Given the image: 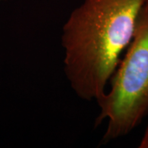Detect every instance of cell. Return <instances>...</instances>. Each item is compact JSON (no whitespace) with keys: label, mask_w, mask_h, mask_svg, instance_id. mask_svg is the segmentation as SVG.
<instances>
[{"label":"cell","mask_w":148,"mask_h":148,"mask_svg":"<svg viewBox=\"0 0 148 148\" xmlns=\"http://www.w3.org/2000/svg\"><path fill=\"white\" fill-rule=\"evenodd\" d=\"M109 86L96 101L99 114L95 127L106 122L103 144L127 136L148 115V1L139 12L133 37Z\"/></svg>","instance_id":"obj_2"},{"label":"cell","mask_w":148,"mask_h":148,"mask_svg":"<svg viewBox=\"0 0 148 148\" xmlns=\"http://www.w3.org/2000/svg\"><path fill=\"white\" fill-rule=\"evenodd\" d=\"M139 148H148V126L145 130L143 138L141 139V142L139 143Z\"/></svg>","instance_id":"obj_3"},{"label":"cell","mask_w":148,"mask_h":148,"mask_svg":"<svg viewBox=\"0 0 148 148\" xmlns=\"http://www.w3.org/2000/svg\"><path fill=\"white\" fill-rule=\"evenodd\" d=\"M148 0H83L62 27L64 71L80 99L98 101L132 40Z\"/></svg>","instance_id":"obj_1"},{"label":"cell","mask_w":148,"mask_h":148,"mask_svg":"<svg viewBox=\"0 0 148 148\" xmlns=\"http://www.w3.org/2000/svg\"><path fill=\"white\" fill-rule=\"evenodd\" d=\"M0 1H3V0H0Z\"/></svg>","instance_id":"obj_4"}]
</instances>
